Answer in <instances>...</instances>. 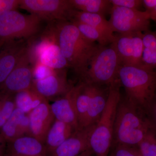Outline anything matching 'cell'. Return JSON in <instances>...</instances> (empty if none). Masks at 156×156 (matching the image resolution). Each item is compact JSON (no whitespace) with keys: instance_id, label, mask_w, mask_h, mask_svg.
I'll list each match as a JSON object with an SVG mask.
<instances>
[{"instance_id":"23","label":"cell","mask_w":156,"mask_h":156,"mask_svg":"<svg viewBox=\"0 0 156 156\" xmlns=\"http://www.w3.org/2000/svg\"><path fill=\"white\" fill-rule=\"evenodd\" d=\"M73 8L77 11L100 14L110 13L112 5L110 0H69Z\"/></svg>"},{"instance_id":"25","label":"cell","mask_w":156,"mask_h":156,"mask_svg":"<svg viewBox=\"0 0 156 156\" xmlns=\"http://www.w3.org/2000/svg\"><path fill=\"white\" fill-rule=\"evenodd\" d=\"M79 30L81 34L91 42H98V44L106 46L112 44L107 38L97 29L85 23L76 21H72Z\"/></svg>"},{"instance_id":"19","label":"cell","mask_w":156,"mask_h":156,"mask_svg":"<svg viewBox=\"0 0 156 156\" xmlns=\"http://www.w3.org/2000/svg\"><path fill=\"white\" fill-rule=\"evenodd\" d=\"M13 156H48L43 143L30 136L14 140L12 145Z\"/></svg>"},{"instance_id":"29","label":"cell","mask_w":156,"mask_h":156,"mask_svg":"<svg viewBox=\"0 0 156 156\" xmlns=\"http://www.w3.org/2000/svg\"><path fill=\"white\" fill-rule=\"evenodd\" d=\"M112 156H142L138 146L119 144Z\"/></svg>"},{"instance_id":"6","label":"cell","mask_w":156,"mask_h":156,"mask_svg":"<svg viewBox=\"0 0 156 156\" xmlns=\"http://www.w3.org/2000/svg\"><path fill=\"white\" fill-rule=\"evenodd\" d=\"M44 22L33 14L9 11L0 16V40L28 41L41 32Z\"/></svg>"},{"instance_id":"36","label":"cell","mask_w":156,"mask_h":156,"mask_svg":"<svg viewBox=\"0 0 156 156\" xmlns=\"http://www.w3.org/2000/svg\"><path fill=\"white\" fill-rule=\"evenodd\" d=\"M150 19L156 21V7L154 9L149 13Z\"/></svg>"},{"instance_id":"17","label":"cell","mask_w":156,"mask_h":156,"mask_svg":"<svg viewBox=\"0 0 156 156\" xmlns=\"http://www.w3.org/2000/svg\"><path fill=\"white\" fill-rule=\"evenodd\" d=\"M37 62L56 70L69 68L67 61L58 44L56 38L42 48L37 57Z\"/></svg>"},{"instance_id":"15","label":"cell","mask_w":156,"mask_h":156,"mask_svg":"<svg viewBox=\"0 0 156 156\" xmlns=\"http://www.w3.org/2000/svg\"><path fill=\"white\" fill-rule=\"evenodd\" d=\"M76 86L62 97L50 105L55 119L71 125L75 129H79V122L75 106Z\"/></svg>"},{"instance_id":"26","label":"cell","mask_w":156,"mask_h":156,"mask_svg":"<svg viewBox=\"0 0 156 156\" xmlns=\"http://www.w3.org/2000/svg\"><path fill=\"white\" fill-rule=\"evenodd\" d=\"M25 114L19 109L15 108L11 117L2 127L5 136L14 140L20 137L18 130L19 124L21 118Z\"/></svg>"},{"instance_id":"35","label":"cell","mask_w":156,"mask_h":156,"mask_svg":"<svg viewBox=\"0 0 156 156\" xmlns=\"http://www.w3.org/2000/svg\"><path fill=\"white\" fill-rule=\"evenodd\" d=\"M93 154L94 153H93L92 150L90 149L84 152L83 153L80 154L78 156H92Z\"/></svg>"},{"instance_id":"2","label":"cell","mask_w":156,"mask_h":156,"mask_svg":"<svg viewBox=\"0 0 156 156\" xmlns=\"http://www.w3.org/2000/svg\"><path fill=\"white\" fill-rule=\"evenodd\" d=\"M118 78L126 91V100L144 113H148L155 96L156 72L121 66Z\"/></svg>"},{"instance_id":"5","label":"cell","mask_w":156,"mask_h":156,"mask_svg":"<svg viewBox=\"0 0 156 156\" xmlns=\"http://www.w3.org/2000/svg\"><path fill=\"white\" fill-rule=\"evenodd\" d=\"M121 66L118 55L111 45L100 46L80 78L81 81L109 87L119 79Z\"/></svg>"},{"instance_id":"12","label":"cell","mask_w":156,"mask_h":156,"mask_svg":"<svg viewBox=\"0 0 156 156\" xmlns=\"http://www.w3.org/2000/svg\"><path fill=\"white\" fill-rule=\"evenodd\" d=\"M27 49V41L24 40L4 43L0 49V85L4 83Z\"/></svg>"},{"instance_id":"24","label":"cell","mask_w":156,"mask_h":156,"mask_svg":"<svg viewBox=\"0 0 156 156\" xmlns=\"http://www.w3.org/2000/svg\"><path fill=\"white\" fill-rule=\"evenodd\" d=\"M15 106L25 114H28L45 101L48 100L33 89L18 92L14 96Z\"/></svg>"},{"instance_id":"27","label":"cell","mask_w":156,"mask_h":156,"mask_svg":"<svg viewBox=\"0 0 156 156\" xmlns=\"http://www.w3.org/2000/svg\"><path fill=\"white\" fill-rule=\"evenodd\" d=\"M138 147L142 156H156V130L154 127L148 131Z\"/></svg>"},{"instance_id":"7","label":"cell","mask_w":156,"mask_h":156,"mask_svg":"<svg viewBox=\"0 0 156 156\" xmlns=\"http://www.w3.org/2000/svg\"><path fill=\"white\" fill-rule=\"evenodd\" d=\"M19 8L48 23L70 21L74 10L69 0H20Z\"/></svg>"},{"instance_id":"3","label":"cell","mask_w":156,"mask_h":156,"mask_svg":"<svg viewBox=\"0 0 156 156\" xmlns=\"http://www.w3.org/2000/svg\"><path fill=\"white\" fill-rule=\"evenodd\" d=\"M128 101L120 100L117 108L113 140L117 145L138 146L154 126L150 119Z\"/></svg>"},{"instance_id":"31","label":"cell","mask_w":156,"mask_h":156,"mask_svg":"<svg viewBox=\"0 0 156 156\" xmlns=\"http://www.w3.org/2000/svg\"><path fill=\"white\" fill-rule=\"evenodd\" d=\"M112 5L126 9H139L143 5L142 0H110Z\"/></svg>"},{"instance_id":"8","label":"cell","mask_w":156,"mask_h":156,"mask_svg":"<svg viewBox=\"0 0 156 156\" xmlns=\"http://www.w3.org/2000/svg\"><path fill=\"white\" fill-rule=\"evenodd\" d=\"M108 22L114 33L128 34L149 30L150 17L146 11L112 6Z\"/></svg>"},{"instance_id":"13","label":"cell","mask_w":156,"mask_h":156,"mask_svg":"<svg viewBox=\"0 0 156 156\" xmlns=\"http://www.w3.org/2000/svg\"><path fill=\"white\" fill-rule=\"evenodd\" d=\"M96 124L77 129L48 156H78L91 149L90 136Z\"/></svg>"},{"instance_id":"33","label":"cell","mask_w":156,"mask_h":156,"mask_svg":"<svg viewBox=\"0 0 156 156\" xmlns=\"http://www.w3.org/2000/svg\"><path fill=\"white\" fill-rule=\"evenodd\" d=\"M142 3L145 11L149 14L153 11L156 7V0H142Z\"/></svg>"},{"instance_id":"18","label":"cell","mask_w":156,"mask_h":156,"mask_svg":"<svg viewBox=\"0 0 156 156\" xmlns=\"http://www.w3.org/2000/svg\"><path fill=\"white\" fill-rule=\"evenodd\" d=\"M78 21L92 26L103 34L112 44L115 38V35L114 34L108 20L103 15L86 13L74 9L70 21Z\"/></svg>"},{"instance_id":"11","label":"cell","mask_w":156,"mask_h":156,"mask_svg":"<svg viewBox=\"0 0 156 156\" xmlns=\"http://www.w3.org/2000/svg\"><path fill=\"white\" fill-rule=\"evenodd\" d=\"M67 70H57L47 77L34 80L31 89L48 100H57L66 94L73 86H71L68 81Z\"/></svg>"},{"instance_id":"10","label":"cell","mask_w":156,"mask_h":156,"mask_svg":"<svg viewBox=\"0 0 156 156\" xmlns=\"http://www.w3.org/2000/svg\"><path fill=\"white\" fill-rule=\"evenodd\" d=\"M33 66L31 62L28 49L18 61L13 71L2 84L4 89L9 94L31 89L33 83Z\"/></svg>"},{"instance_id":"20","label":"cell","mask_w":156,"mask_h":156,"mask_svg":"<svg viewBox=\"0 0 156 156\" xmlns=\"http://www.w3.org/2000/svg\"><path fill=\"white\" fill-rule=\"evenodd\" d=\"M72 126L55 119L48 131L44 142L48 156L76 131Z\"/></svg>"},{"instance_id":"9","label":"cell","mask_w":156,"mask_h":156,"mask_svg":"<svg viewBox=\"0 0 156 156\" xmlns=\"http://www.w3.org/2000/svg\"><path fill=\"white\" fill-rule=\"evenodd\" d=\"M143 33L119 34L111 45L116 52L121 66L144 68L142 55Z\"/></svg>"},{"instance_id":"16","label":"cell","mask_w":156,"mask_h":156,"mask_svg":"<svg viewBox=\"0 0 156 156\" xmlns=\"http://www.w3.org/2000/svg\"><path fill=\"white\" fill-rule=\"evenodd\" d=\"M92 89L89 107L82 128L97 124L106 105L108 89H104L103 85L92 83Z\"/></svg>"},{"instance_id":"32","label":"cell","mask_w":156,"mask_h":156,"mask_svg":"<svg viewBox=\"0 0 156 156\" xmlns=\"http://www.w3.org/2000/svg\"><path fill=\"white\" fill-rule=\"evenodd\" d=\"M20 0H0V16L19 8Z\"/></svg>"},{"instance_id":"22","label":"cell","mask_w":156,"mask_h":156,"mask_svg":"<svg viewBox=\"0 0 156 156\" xmlns=\"http://www.w3.org/2000/svg\"><path fill=\"white\" fill-rule=\"evenodd\" d=\"M142 40L144 68L156 72V31L148 30L143 33Z\"/></svg>"},{"instance_id":"38","label":"cell","mask_w":156,"mask_h":156,"mask_svg":"<svg viewBox=\"0 0 156 156\" xmlns=\"http://www.w3.org/2000/svg\"></svg>"},{"instance_id":"21","label":"cell","mask_w":156,"mask_h":156,"mask_svg":"<svg viewBox=\"0 0 156 156\" xmlns=\"http://www.w3.org/2000/svg\"><path fill=\"white\" fill-rule=\"evenodd\" d=\"M92 83L81 81L76 86L75 106L79 128H82L89 108L92 94Z\"/></svg>"},{"instance_id":"1","label":"cell","mask_w":156,"mask_h":156,"mask_svg":"<svg viewBox=\"0 0 156 156\" xmlns=\"http://www.w3.org/2000/svg\"><path fill=\"white\" fill-rule=\"evenodd\" d=\"M52 23L57 43L69 68L81 78L101 45L85 38L70 21Z\"/></svg>"},{"instance_id":"28","label":"cell","mask_w":156,"mask_h":156,"mask_svg":"<svg viewBox=\"0 0 156 156\" xmlns=\"http://www.w3.org/2000/svg\"><path fill=\"white\" fill-rule=\"evenodd\" d=\"M16 108L14 99V101L5 98L3 102L2 109L0 111V127H2L4 124L12 115Z\"/></svg>"},{"instance_id":"14","label":"cell","mask_w":156,"mask_h":156,"mask_svg":"<svg viewBox=\"0 0 156 156\" xmlns=\"http://www.w3.org/2000/svg\"><path fill=\"white\" fill-rule=\"evenodd\" d=\"M30 122L29 136L44 144L45 139L55 118L48 100L45 101L28 114Z\"/></svg>"},{"instance_id":"34","label":"cell","mask_w":156,"mask_h":156,"mask_svg":"<svg viewBox=\"0 0 156 156\" xmlns=\"http://www.w3.org/2000/svg\"><path fill=\"white\" fill-rule=\"evenodd\" d=\"M148 113H150L152 117V120H151L153 125L156 130V100L154 99Z\"/></svg>"},{"instance_id":"30","label":"cell","mask_w":156,"mask_h":156,"mask_svg":"<svg viewBox=\"0 0 156 156\" xmlns=\"http://www.w3.org/2000/svg\"><path fill=\"white\" fill-rule=\"evenodd\" d=\"M57 70L50 68L40 62H37L33 65V68L34 80L44 79L53 74Z\"/></svg>"},{"instance_id":"4","label":"cell","mask_w":156,"mask_h":156,"mask_svg":"<svg viewBox=\"0 0 156 156\" xmlns=\"http://www.w3.org/2000/svg\"><path fill=\"white\" fill-rule=\"evenodd\" d=\"M121 86L118 79L109 86L105 108L90 136V148L96 156H108L113 141L117 108L121 99Z\"/></svg>"},{"instance_id":"37","label":"cell","mask_w":156,"mask_h":156,"mask_svg":"<svg viewBox=\"0 0 156 156\" xmlns=\"http://www.w3.org/2000/svg\"></svg>"}]
</instances>
